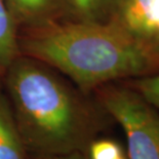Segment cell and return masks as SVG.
Instances as JSON below:
<instances>
[{"mask_svg": "<svg viewBox=\"0 0 159 159\" xmlns=\"http://www.w3.org/2000/svg\"><path fill=\"white\" fill-rule=\"evenodd\" d=\"M4 89L28 155L80 152L103 129L106 111L32 57H16L4 72Z\"/></svg>", "mask_w": 159, "mask_h": 159, "instance_id": "obj_1", "label": "cell"}, {"mask_svg": "<svg viewBox=\"0 0 159 159\" xmlns=\"http://www.w3.org/2000/svg\"><path fill=\"white\" fill-rule=\"evenodd\" d=\"M20 49L61 71L82 93L159 69V52L134 38L113 20L56 22L33 29L20 42Z\"/></svg>", "mask_w": 159, "mask_h": 159, "instance_id": "obj_2", "label": "cell"}, {"mask_svg": "<svg viewBox=\"0 0 159 159\" xmlns=\"http://www.w3.org/2000/svg\"><path fill=\"white\" fill-rule=\"evenodd\" d=\"M99 102L123 128L129 159H159V112L156 108L130 86H103L99 91Z\"/></svg>", "mask_w": 159, "mask_h": 159, "instance_id": "obj_3", "label": "cell"}, {"mask_svg": "<svg viewBox=\"0 0 159 159\" xmlns=\"http://www.w3.org/2000/svg\"><path fill=\"white\" fill-rule=\"evenodd\" d=\"M111 20L159 52V0H122Z\"/></svg>", "mask_w": 159, "mask_h": 159, "instance_id": "obj_4", "label": "cell"}, {"mask_svg": "<svg viewBox=\"0 0 159 159\" xmlns=\"http://www.w3.org/2000/svg\"><path fill=\"white\" fill-rule=\"evenodd\" d=\"M16 25L41 28L72 12L71 0H5Z\"/></svg>", "mask_w": 159, "mask_h": 159, "instance_id": "obj_5", "label": "cell"}, {"mask_svg": "<svg viewBox=\"0 0 159 159\" xmlns=\"http://www.w3.org/2000/svg\"><path fill=\"white\" fill-rule=\"evenodd\" d=\"M0 159H28L4 84L0 79Z\"/></svg>", "mask_w": 159, "mask_h": 159, "instance_id": "obj_6", "label": "cell"}, {"mask_svg": "<svg viewBox=\"0 0 159 159\" xmlns=\"http://www.w3.org/2000/svg\"><path fill=\"white\" fill-rule=\"evenodd\" d=\"M16 23L13 20L5 0H0V75L16 57H20V41L16 32Z\"/></svg>", "mask_w": 159, "mask_h": 159, "instance_id": "obj_7", "label": "cell"}, {"mask_svg": "<svg viewBox=\"0 0 159 159\" xmlns=\"http://www.w3.org/2000/svg\"><path fill=\"white\" fill-rule=\"evenodd\" d=\"M122 0H71L72 12L78 21L108 22Z\"/></svg>", "mask_w": 159, "mask_h": 159, "instance_id": "obj_8", "label": "cell"}, {"mask_svg": "<svg viewBox=\"0 0 159 159\" xmlns=\"http://www.w3.org/2000/svg\"><path fill=\"white\" fill-rule=\"evenodd\" d=\"M123 156V150L116 141L110 139H96L87 151L89 159H118Z\"/></svg>", "mask_w": 159, "mask_h": 159, "instance_id": "obj_9", "label": "cell"}, {"mask_svg": "<svg viewBox=\"0 0 159 159\" xmlns=\"http://www.w3.org/2000/svg\"><path fill=\"white\" fill-rule=\"evenodd\" d=\"M130 87L138 91L159 112V74L145 76L131 82Z\"/></svg>", "mask_w": 159, "mask_h": 159, "instance_id": "obj_10", "label": "cell"}, {"mask_svg": "<svg viewBox=\"0 0 159 159\" xmlns=\"http://www.w3.org/2000/svg\"><path fill=\"white\" fill-rule=\"evenodd\" d=\"M28 159H89V157L80 152H73L63 155H28Z\"/></svg>", "mask_w": 159, "mask_h": 159, "instance_id": "obj_11", "label": "cell"}, {"mask_svg": "<svg viewBox=\"0 0 159 159\" xmlns=\"http://www.w3.org/2000/svg\"><path fill=\"white\" fill-rule=\"evenodd\" d=\"M118 159H126L124 156H122V157H120V158H118Z\"/></svg>", "mask_w": 159, "mask_h": 159, "instance_id": "obj_12", "label": "cell"}]
</instances>
